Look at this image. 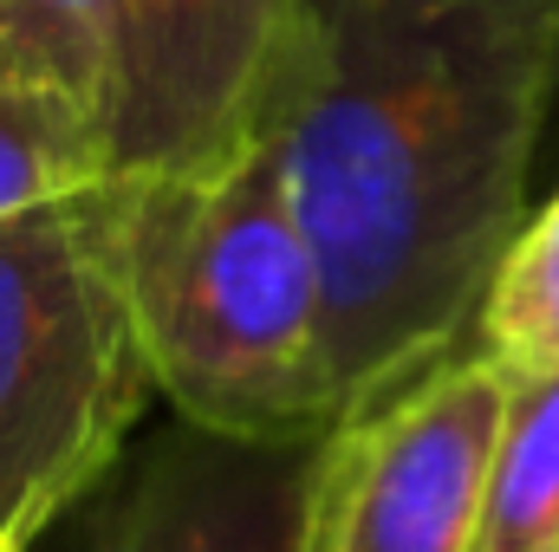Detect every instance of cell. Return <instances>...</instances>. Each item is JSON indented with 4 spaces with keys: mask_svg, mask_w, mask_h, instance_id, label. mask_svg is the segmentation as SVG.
Listing matches in <instances>:
<instances>
[{
    "mask_svg": "<svg viewBox=\"0 0 559 552\" xmlns=\"http://www.w3.org/2000/svg\"><path fill=\"white\" fill-rule=\"evenodd\" d=\"M508 364L475 338L332 422L312 455L306 552H475Z\"/></svg>",
    "mask_w": 559,
    "mask_h": 552,
    "instance_id": "4",
    "label": "cell"
},
{
    "mask_svg": "<svg viewBox=\"0 0 559 552\" xmlns=\"http://www.w3.org/2000/svg\"><path fill=\"white\" fill-rule=\"evenodd\" d=\"M150 391L118 176L0 221V552L118 468Z\"/></svg>",
    "mask_w": 559,
    "mask_h": 552,
    "instance_id": "3",
    "label": "cell"
},
{
    "mask_svg": "<svg viewBox=\"0 0 559 552\" xmlns=\"http://www.w3.org/2000/svg\"><path fill=\"white\" fill-rule=\"evenodd\" d=\"M475 345L508 364H559V182L501 254L475 319Z\"/></svg>",
    "mask_w": 559,
    "mask_h": 552,
    "instance_id": "9",
    "label": "cell"
},
{
    "mask_svg": "<svg viewBox=\"0 0 559 552\" xmlns=\"http://www.w3.org/2000/svg\"><path fill=\"white\" fill-rule=\"evenodd\" d=\"M0 26L59 79L111 111L118 92V0H0Z\"/></svg>",
    "mask_w": 559,
    "mask_h": 552,
    "instance_id": "10",
    "label": "cell"
},
{
    "mask_svg": "<svg viewBox=\"0 0 559 552\" xmlns=\"http://www.w3.org/2000/svg\"><path fill=\"white\" fill-rule=\"evenodd\" d=\"M143 358L182 422L319 442L345 416L332 299L274 137L195 169L118 176Z\"/></svg>",
    "mask_w": 559,
    "mask_h": 552,
    "instance_id": "2",
    "label": "cell"
},
{
    "mask_svg": "<svg viewBox=\"0 0 559 552\" xmlns=\"http://www.w3.org/2000/svg\"><path fill=\"white\" fill-rule=\"evenodd\" d=\"M540 176L559 182V85H554V124H547V149H540Z\"/></svg>",
    "mask_w": 559,
    "mask_h": 552,
    "instance_id": "11",
    "label": "cell"
},
{
    "mask_svg": "<svg viewBox=\"0 0 559 552\" xmlns=\"http://www.w3.org/2000/svg\"><path fill=\"white\" fill-rule=\"evenodd\" d=\"M111 176V111L0 26V221L105 189Z\"/></svg>",
    "mask_w": 559,
    "mask_h": 552,
    "instance_id": "7",
    "label": "cell"
},
{
    "mask_svg": "<svg viewBox=\"0 0 559 552\" xmlns=\"http://www.w3.org/2000/svg\"><path fill=\"white\" fill-rule=\"evenodd\" d=\"M554 85L559 0H312L267 137L325 274L345 416L475 338L534 215Z\"/></svg>",
    "mask_w": 559,
    "mask_h": 552,
    "instance_id": "1",
    "label": "cell"
},
{
    "mask_svg": "<svg viewBox=\"0 0 559 552\" xmlns=\"http://www.w3.org/2000/svg\"><path fill=\"white\" fill-rule=\"evenodd\" d=\"M312 0H118V176L195 169L267 137Z\"/></svg>",
    "mask_w": 559,
    "mask_h": 552,
    "instance_id": "5",
    "label": "cell"
},
{
    "mask_svg": "<svg viewBox=\"0 0 559 552\" xmlns=\"http://www.w3.org/2000/svg\"><path fill=\"white\" fill-rule=\"evenodd\" d=\"M475 552H559V364H508Z\"/></svg>",
    "mask_w": 559,
    "mask_h": 552,
    "instance_id": "8",
    "label": "cell"
},
{
    "mask_svg": "<svg viewBox=\"0 0 559 552\" xmlns=\"http://www.w3.org/2000/svg\"><path fill=\"white\" fill-rule=\"evenodd\" d=\"M319 442H254L176 416L98 507L85 552H306Z\"/></svg>",
    "mask_w": 559,
    "mask_h": 552,
    "instance_id": "6",
    "label": "cell"
}]
</instances>
